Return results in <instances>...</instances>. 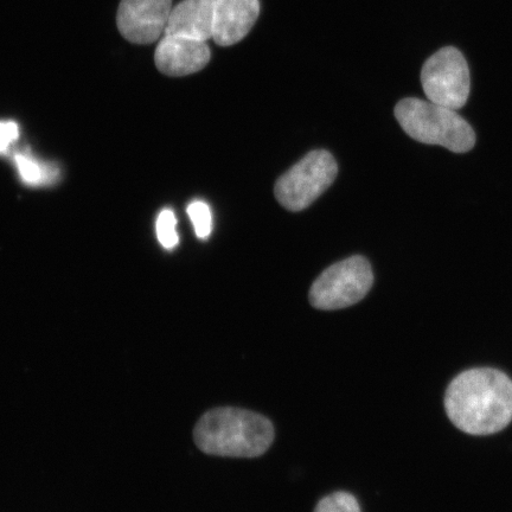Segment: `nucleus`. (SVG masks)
<instances>
[{"label":"nucleus","mask_w":512,"mask_h":512,"mask_svg":"<svg viewBox=\"0 0 512 512\" xmlns=\"http://www.w3.org/2000/svg\"><path fill=\"white\" fill-rule=\"evenodd\" d=\"M445 407L448 418L460 431L472 435L497 433L512 420V381L496 369L464 371L448 386Z\"/></svg>","instance_id":"f257e3e1"},{"label":"nucleus","mask_w":512,"mask_h":512,"mask_svg":"<svg viewBox=\"0 0 512 512\" xmlns=\"http://www.w3.org/2000/svg\"><path fill=\"white\" fill-rule=\"evenodd\" d=\"M194 439L197 447L210 456L256 458L271 447L274 427L271 420L259 413L221 407L202 416Z\"/></svg>","instance_id":"f03ea898"},{"label":"nucleus","mask_w":512,"mask_h":512,"mask_svg":"<svg viewBox=\"0 0 512 512\" xmlns=\"http://www.w3.org/2000/svg\"><path fill=\"white\" fill-rule=\"evenodd\" d=\"M395 118L409 137L427 145H440L465 153L476 144V134L457 111L430 100L407 98L395 107Z\"/></svg>","instance_id":"7ed1b4c3"},{"label":"nucleus","mask_w":512,"mask_h":512,"mask_svg":"<svg viewBox=\"0 0 512 512\" xmlns=\"http://www.w3.org/2000/svg\"><path fill=\"white\" fill-rule=\"evenodd\" d=\"M337 175L338 165L330 152L312 151L278 179L274 194L281 206L297 213L322 196Z\"/></svg>","instance_id":"20e7f679"},{"label":"nucleus","mask_w":512,"mask_h":512,"mask_svg":"<svg viewBox=\"0 0 512 512\" xmlns=\"http://www.w3.org/2000/svg\"><path fill=\"white\" fill-rule=\"evenodd\" d=\"M374 284L369 261L352 256L319 275L310 290V303L318 310H341L361 302Z\"/></svg>","instance_id":"39448f33"},{"label":"nucleus","mask_w":512,"mask_h":512,"mask_svg":"<svg viewBox=\"0 0 512 512\" xmlns=\"http://www.w3.org/2000/svg\"><path fill=\"white\" fill-rule=\"evenodd\" d=\"M421 85L427 100L458 111L466 105L471 91L470 69L462 51L440 49L421 70Z\"/></svg>","instance_id":"423d86ee"},{"label":"nucleus","mask_w":512,"mask_h":512,"mask_svg":"<svg viewBox=\"0 0 512 512\" xmlns=\"http://www.w3.org/2000/svg\"><path fill=\"white\" fill-rule=\"evenodd\" d=\"M172 0H121L117 24L120 34L134 44H151L165 34Z\"/></svg>","instance_id":"0eeeda50"},{"label":"nucleus","mask_w":512,"mask_h":512,"mask_svg":"<svg viewBox=\"0 0 512 512\" xmlns=\"http://www.w3.org/2000/svg\"><path fill=\"white\" fill-rule=\"evenodd\" d=\"M210 61L207 42L191 38L164 35L155 53L159 72L168 76H187L200 72Z\"/></svg>","instance_id":"6e6552de"},{"label":"nucleus","mask_w":512,"mask_h":512,"mask_svg":"<svg viewBox=\"0 0 512 512\" xmlns=\"http://www.w3.org/2000/svg\"><path fill=\"white\" fill-rule=\"evenodd\" d=\"M260 14V0H216L213 40L230 47L243 40Z\"/></svg>","instance_id":"1a4fd4ad"},{"label":"nucleus","mask_w":512,"mask_h":512,"mask_svg":"<svg viewBox=\"0 0 512 512\" xmlns=\"http://www.w3.org/2000/svg\"><path fill=\"white\" fill-rule=\"evenodd\" d=\"M216 0H183L172 8L164 35L207 42L214 36Z\"/></svg>","instance_id":"9d476101"},{"label":"nucleus","mask_w":512,"mask_h":512,"mask_svg":"<svg viewBox=\"0 0 512 512\" xmlns=\"http://www.w3.org/2000/svg\"><path fill=\"white\" fill-rule=\"evenodd\" d=\"M315 512H361V508L354 495L339 491L324 497Z\"/></svg>","instance_id":"9b49d317"},{"label":"nucleus","mask_w":512,"mask_h":512,"mask_svg":"<svg viewBox=\"0 0 512 512\" xmlns=\"http://www.w3.org/2000/svg\"><path fill=\"white\" fill-rule=\"evenodd\" d=\"M188 214L198 239H207L213 229V216L207 203L201 201L192 202L188 208Z\"/></svg>","instance_id":"f8f14e48"},{"label":"nucleus","mask_w":512,"mask_h":512,"mask_svg":"<svg viewBox=\"0 0 512 512\" xmlns=\"http://www.w3.org/2000/svg\"><path fill=\"white\" fill-rule=\"evenodd\" d=\"M16 164L18 166L19 175L23 181L30 185H38L48 181L49 171L34 158L27 155H17Z\"/></svg>","instance_id":"ddd939ff"},{"label":"nucleus","mask_w":512,"mask_h":512,"mask_svg":"<svg viewBox=\"0 0 512 512\" xmlns=\"http://www.w3.org/2000/svg\"><path fill=\"white\" fill-rule=\"evenodd\" d=\"M177 220L174 211L166 209L160 213L157 220L158 240L166 249H174L179 242Z\"/></svg>","instance_id":"4468645a"},{"label":"nucleus","mask_w":512,"mask_h":512,"mask_svg":"<svg viewBox=\"0 0 512 512\" xmlns=\"http://www.w3.org/2000/svg\"><path fill=\"white\" fill-rule=\"evenodd\" d=\"M19 137V128L12 121H0V152H5Z\"/></svg>","instance_id":"2eb2a0df"}]
</instances>
